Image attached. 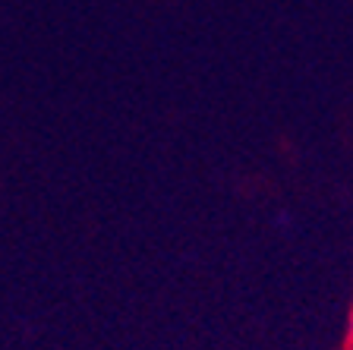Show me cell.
I'll return each instance as SVG.
<instances>
[{"instance_id":"1","label":"cell","mask_w":353,"mask_h":350,"mask_svg":"<svg viewBox=\"0 0 353 350\" xmlns=\"http://www.w3.org/2000/svg\"><path fill=\"white\" fill-rule=\"evenodd\" d=\"M350 350H353V344H350Z\"/></svg>"}]
</instances>
